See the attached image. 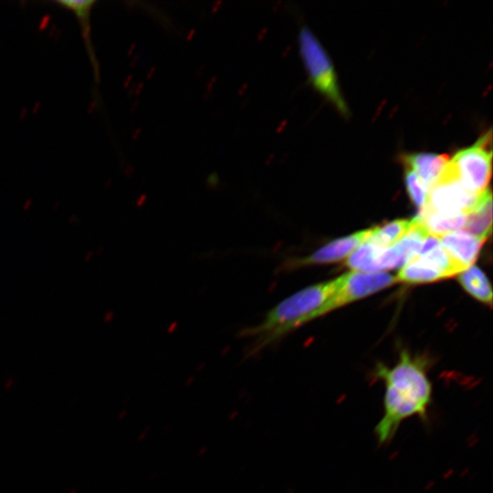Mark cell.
<instances>
[{
  "label": "cell",
  "instance_id": "1",
  "mask_svg": "<svg viewBox=\"0 0 493 493\" xmlns=\"http://www.w3.org/2000/svg\"><path fill=\"white\" fill-rule=\"evenodd\" d=\"M426 367L425 360L413 358L406 351L393 367L376 366L374 375L385 384L383 414L374 427L378 446L388 445L402 423L411 417L429 425L433 391Z\"/></svg>",
  "mask_w": 493,
  "mask_h": 493
},
{
  "label": "cell",
  "instance_id": "2",
  "mask_svg": "<svg viewBox=\"0 0 493 493\" xmlns=\"http://www.w3.org/2000/svg\"><path fill=\"white\" fill-rule=\"evenodd\" d=\"M339 282L337 278L309 286L269 309L260 323L242 329L238 336L250 340L245 357L248 359L258 355L292 330L330 311Z\"/></svg>",
  "mask_w": 493,
  "mask_h": 493
},
{
  "label": "cell",
  "instance_id": "3",
  "mask_svg": "<svg viewBox=\"0 0 493 493\" xmlns=\"http://www.w3.org/2000/svg\"><path fill=\"white\" fill-rule=\"evenodd\" d=\"M298 39L299 53L313 87L341 113L347 114L348 108L341 94L333 66L320 41L308 27L300 29Z\"/></svg>",
  "mask_w": 493,
  "mask_h": 493
},
{
  "label": "cell",
  "instance_id": "4",
  "mask_svg": "<svg viewBox=\"0 0 493 493\" xmlns=\"http://www.w3.org/2000/svg\"><path fill=\"white\" fill-rule=\"evenodd\" d=\"M491 131L482 135L475 144L456 152L448 167L468 191L480 194L491 177Z\"/></svg>",
  "mask_w": 493,
  "mask_h": 493
},
{
  "label": "cell",
  "instance_id": "5",
  "mask_svg": "<svg viewBox=\"0 0 493 493\" xmlns=\"http://www.w3.org/2000/svg\"><path fill=\"white\" fill-rule=\"evenodd\" d=\"M479 194L466 189L446 166L440 178L428 189L426 204L422 209L444 215H467Z\"/></svg>",
  "mask_w": 493,
  "mask_h": 493
},
{
  "label": "cell",
  "instance_id": "6",
  "mask_svg": "<svg viewBox=\"0 0 493 493\" xmlns=\"http://www.w3.org/2000/svg\"><path fill=\"white\" fill-rule=\"evenodd\" d=\"M339 281L330 304L331 310L387 288L396 282V278L383 272L352 271L339 277Z\"/></svg>",
  "mask_w": 493,
  "mask_h": 493
},
{
  "label": "cell",
  "instance_id": "7",
  "mask_svg": "<svg viewBox=\"0 0 493 493\" xmlns=\"http://www.w3.org/2000/svg\"><path fill=\"white\" fill-rule=\"evenodd\" d=\"M370 229L359 231L330 242L311 255L285 260L278 270H293L307 266L337 262L351 254L368 239Z\"/></svg>",
  "mask_w": 493,
  "mask_h": 493
},
{
  "label": "cell",
  "instance_id": "8",
  "mask_svg": "<svg viewBox=\"0 0 493 493\" xmlns=\"http://www.w3.org/2000/svg\"><path fill=\"white\" fill-rule=\"evenodd\" d=\"M438 237L440 246L464 268L476 261L484 239L463 230L442 235Z\"/></svg>",
  "mask_w": 493,
  "mask_h": 493
},
{
  "label": "cell",
  "instance_id": "9",
  "mask_svg": "<svg viewBox=\"0 0 493 493\" xmlns=\"http://www.w3.org/2000/svg\"><path fill=\"white\" fill-rule=\"evenodd\" d=\"M449 160L447 154L425 152L401 156L404 166L414 171L427 189L440 178Z\"/></svg>",
  "mask_w": 493,
  "mask_h": 493
},
{
  "label": "cell",
  "instance_id": "10",
  "mask_svg": "<svg viewBox=\"0 0 493 493\" xmlns=\"http://www.w3.org/2000/svg\"><path fill=\"white\" fill-rule=\"evenodd\" d=\"M492 226V196L489 189H486L478 196L472 209L467 214L463 231L486 240L491 234Z\"/></svg>",
  "mask_w": 493,
  "mask_h": 493
},
{
  "label": "cell",
  "instance_id": "11",
  "mask_svg": "<svg viewBox=\"0 0 493 493\" xmlns=\"http://www.w3.org/2000/svg\"><path fill=\"white\" fill-rule=\"evenodd\" d=\"M416 217L430 235L440 236L450 232L462 230L466 224L467 215H450L420 209Z\"/></svg>",
  "mask_w": 493,
  "mask_h": 493
},
{
  "label": "cell",
  "instance_id": "12",
  "mask_svg": "<svg viewBox=\"0 0 493 493\" xmlns=\"http://www.w3.org/2000/svg\"><path fill=\"white\" fill-rule=\"evenodd\" d=\"M463 288L476 299L491 306L492 289L487 276L476 266H471L457 275Z\"/></svg>",
  "mask_w": 493,
  "mask_h": 493
},
{
  "label": "cell",
  "instance_id": "13",
  "mask_svg": "<svg viewBox=\"0 0 493 493\" xmlns=\"http://www.w3.org/2000/svg\"><path fill=\"white\" fill-rule=\"evenodd\" d=\"M58 5L73 12L79 23L85 41L86 50L91 60L94 74H98V63L91 45L90 37V14L95 1H58Z\"/></svg>",
  "mask_w": 493,
  "mask_h": 493
},
{
  "label": "cell",
  "instance_id": "14",
  "mask_svg": "<svg viewBox=\"0 0 493 493\" xmlns=\"http://www.w3.org/2000/svg\"><path fill=\"white\" fill-rule=\"evenodd\" d=\"M414 259L440 272L445 278L456 276L465 270L438 243L419 253Z\"/></svg>",
  "mask_w": 493,
  "mask_h": 493
},
{
  "label": "cell",
  "instance_id": "15",
  "mask_svg": "<svg viewBox=\"0 0 493 493\" xmlns=\"http://www.w3.org/2000/svg\"><path fill=\"white\" fill-rule=\"evenodd\" d=\"M411 226L412 220L396 219L370 229L367 241L379 247L386 248L401 239Z\"/></svg>",
  "mask_w": 493,
  "mask_h": 493
},
{
  "label": "cell",
  "instance_id": "16",
  "mask_svg": "<svg viewBox=\"0 0 493 493\" xmlns=\"http://www.w3.org/2000/svg\"><path fill=\"white\" fill-rule=\"evenodd\" d=\"M395 278L396 281L419 284L435 281L445 278V277L437 270L423 264L419 260L413 259L400 268Z\"/></svg>",
  "mask_w": 493,
  "mask_h": 493
},
{
  "label": "cell",
  "instance_id": "17",
  "mask_svg": "<svg viewBox=\"0 0 493 493\" xmlns=\"http://www.w3.org/2000/svg\"><path fill=\"white\" fill-rule=\"evenodd\" d=\"M381 249L382 247L366 240L351 254L346 266L357 272H377L375 263Z\"/></svg>",
  "mask_w": 493,
  "mask_h": 493
},
{
  "label": "cell",
  "instance_id": "18",
  "mask_svg": "<svg viewBox=\"0 0 493 493\" xmlns=\"http://www.w3.org/2000/svg\"><path fill=\"white\" fill-rule=\"evenodd\" d=\"M404 182L412 203L422 209L426 204L428 189L416 173L409 168L405 170Z\"/></svg>",
  "mask_w": 493,
  "mask_h": 493
}]
</instances>
